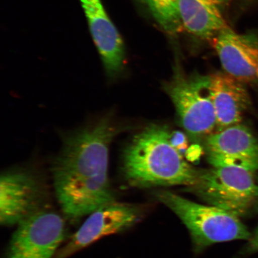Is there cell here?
Instances as JSON below:
<instances>
[{"mask_svg":"<svg viewBox=\"0 0 258 258\" xmlns=\"http://www.w3.org/2000/svg\"><path fill=\"white\" fill-rule=\"evenodd\" d=\"M258 252V226L246 246L242 250V254H251Z\"/></svg>","mask_w":258,"mask_h":258,"instance_id":"obj_15","label":"cell"},{"mask_svg":"<svg viewBox=\"0 0 258 258\" xmlns=\"http://www.w3.org/2000/svg\"><path fill=\"white\" fill-rule=\"evenodd\" d=\"M160 27L170 34L178 33L183 27L179 0H140Z\"/></svg>","mask_w":258,"mask_h":258,"instance_id":"obj_14","label":"cell"},{"mask_svg":"<svg viewBox=\"0 0 258 258\" xmlns=\"http://www.w3.org/2000/svg\"><path fill=\"white\" fill-rule=\"evenodd\" d=\"M206 157L214 167L258 169V141L249 128L240 124L210 135L205 143Z\"/></svg>","mask_w":258,"mask_h":258,"instance_id":"obj_9","label":"cell"},{"mask_svg":"<svg viewBox=\"0 0 258 258\" xmlns=\"http://www.w3.org/2000/svg\"><path fill=\"white\" fill-rule=\"evenodd\" d=\"M120 128L110 111L64 135L51 173L58 203L72 219L115 201L108 175L109 150Z\"/></svg>","mask_w":258,"mask_h":258,"instance_id":"obj_1","label":"cell"},{"mask_svg":"<svg viewBox=\"0 0 258 258\" xmlns=\"http://www.w3.org/2000/svg\"><path fill=\"white\" fill-rule=\"evenodd\" d=\"M216 50L226 73L244 85L258 86V37L241 34L230 27L214 38Z\"/></svg>","mask_w":258,"mask_h":258,"instance_id":"obj_10","label":"cell"},{"mask_svg":"<svg viewBox=\"0 0 258 258\" xmlns=\"http://www.w3.org/2000/svg\"><path fill=\"white\" fill-rule=\"evenodd\" d=\"M138 206L114 201L101 206L88 218L55 258H68L101 238L127 230L140 220Z\"/></svg>","mask_w":258,"mask_h":258,"instance_id":"obj_8","label":"cell"},{"mask_svg":"<svg viewBox=\"0 0 258 258\" xmlns=\"http://www.w3.org/2000/svg\"><path fill=\"white\" fill-rule=\"evenodd\" d=\"M209 205L238 217L258 211V185L253 172L235 167L199 171L195 185L188 187Z\"/></svg>","mask_w":258,"mask_h":258,"instance_id":"obj_4","label":"cell"},{"mask_svg":"<svg viewBox=\"0 0 258 258\" xmlns=\"http://www.w3.org/2000/svg\"><path fill=\"white\" fill-rule=\"evenodd\" d=\"M212 99L217 120V132L240 124L250 105L244 84L227 73L210 76Z\"/></svg>","mask_w":258,"mask_h":258,"instance_id":"obj_12","label":"cell"},{"mask_svg":"<svg viewBox=\"0 0 258 258\" xmlns=\"http://www.w3.org/2000/svg\"><path fill=\"white\" fill-rule=\"evenodd\" d=\"M179 8L183 27L196 37L214 38L228 27L221 0H179Z\"/></svg>","mask_w":258,"mask_h":258,"instance_id":"obj_13","label":"cell"},{"mask_svg":"<svg viewBox=\"0 0 258 258\" xmlns=\"http://www.w3.org/2000/svg\"><path fill=\"white\" fill-rule=\"evenodd\" d=\"M155 197L172 210L188 228L196 253L214 244L249 240L251 236L240 217L223 209L199 204L170 191L157 192Z\"/></svg>","mask_w":258,"mask_h":258,"instance_id":"obj_3","label":"cell"},{"mask_svg":"<svg viewBox=\"0 0 258 258\" xmlns=\"http://www.w3.org/2000/svg\"><path fill=\"white\" fill-rule=\"evenodd\" d=\"M45 190L39 175L29 167L6 170L0 178V222L17 226L44 210Z\"/></svg>","mask_w":258,"mask_h":258,"instance_id":"obj_6","label":"cell"},{"mask_svg":"<svg viewBox=\"0 0 258 258\" xmlns=\"http://www.w3.org/2000/svg\"><path fill=\"white\" fill-rule=\"evenodd\" d=\"M122 170L128 184L138 188L191 187L199 174L183 159L167 129L158 125L148 126L132 139L124 151Z\"/></svg>","mask_w":258,"mask_h":258,"instance_id":"obj_2","label":"cell"},{"mask_svg":"<svg viewBox=\"0 0 258 258\" xmlns=\"http://www.w3.org/2000/svg\"><path fill=\"white\" fill-rule=\"evenodd\" d=\"M85 12L90 33L98 48L106 77L113 80L124 69L125 53L123 40L108 17L101 0H80Z\"/></svg>","mask_w":258,"mask_h":258,"instance_id":"obj_11","label":"cell"},{"mask_svg":"<svg viewBox=\"0 0 258 258\" xmlns=\"http://www.w3.org/2000/svg\"><path fill=\"white\" fill-rule=\"evenodd\" d=\"M210 84V76L186 74L176 68L164 85L183 127L195 140L207 138L217 126Z\"/></svg>","mask_w":258,"mask_h":258,"instance_id":"obj_5","label":"cell"},{"mask_svg":"<svg viewBox=\"0 0 258 258\" xmlns=\"http://www.w3.org/2000/svg\"><path fill=\"white\" fill-rule=\"evenodd\" d=\"M64 237L63 218L44 209L16 226L6 258H53Z\"/></svg>","mask_w":258,"mask_h":258,"instance_id":"obj_7","label":"cell"}]
</instances>
